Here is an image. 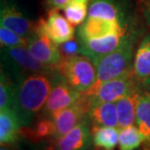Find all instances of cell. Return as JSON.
I'll return each mask as SVG.
<instances>
[{"mask_svg": "<svg viewBox=\"0 0 150 150\" xmlns=\"http://www.w3.org/2000/svg\"><path fill=\"white\" fill-rule=\"evenodd\" d=\"M119 130L113 127L94 126L92 130V142L96 147L106 150L114 149L118 144Z\"/></svg>", "mask_w": 150, "mask_h": 150, "instance_id": "d6986e66", "label": "cell"}, {"mask_svg": "<svg viewBox=\"0 0 150 150\" xmlns=\"http://www.w3.org/2000/svg\"><path fill=\"white\" fill-rule=\"evenodd\" d=\"M71 0H46L47 6L50 10H61L64 9Z\"/></svg>", "mask_w": 150, "mask_h": 150, "instance_id": "83f0119b", "label": "cell"}, {"mask_svg": "<svg viewBox=\"0 0 150 150\" xmlns=\"http://www.w3.org/2000/svg\"><path fill=\"white\" fill-rule=\"evenodd\" d=\"M26 39V48L35 59L45 64L56 68L58 67L62 59L59 45L54 43L43 32L35 29Z\"/></svg>", "mask_w": 150, "mask_h": 150, "instance_id": "8992f818", "label": "cell"}, {"mask_svg": "<svg viewBox=\"0 0 150 150\" xmlns=\"http://www.w3.org/2000/svg\"><path fill=\"white\" fill-rule=\"evenodd\" d=\"M144 142L137 126H128V127L119 129L118 143L120 149L133 150L142 145Z\"/></svg>", "mask_w": 150, "mask_h": 150, "instance_id": "ffe728a7", "label": "cell"}, {"mask_svg": "<svg viewBox=\"0 0 150 150\" xmlns=\"http://www.w3.org/2000/svg\"><path fill=\"white\" fill-rule=\"evenodd\" d=\"M57 69L68 85L80 93L91 88L97 77L96 65L84 55L62 59Z\"/></svg>", "mask_w": 150, "mask_h": 150, "instance_id": "277c9868", "label": "cell"}, {"mask_svg": "<svg viewBox=\"0 0 150 150\" xmlns=\"http://www.w3.org/2000/svg\"><path fill=\"white\" fill-rule=\"evenodd\" d=\"M28 39L23 38L10 29L0 25V47L26 46Z\"/></svg>", "mask_w": 150, "mask_h": 150, "instance_id": "d4e9b609", "label": "cell"}, {"mask_svg": "<svg viewBox=\"0 0 150 150\" xmlns=\"http://www.w3.org/2000/svg\"><path fill=\"white\" fill-rule=\"evenodd\" d=\"M34 29L45 33L57 45L64 43L74 36L73 25L59 10H50L47 19L39 20Z\"/></svg>", "mask_w": 150, "mask_h": 150, "instance_id": "5b68a950", "label": "cell"}, {"mask_svg": "<svg viewBox=\"0 0 150 150\" xmlns=\"http://www.w3.org/2000/svg\"><path fill=\"white\" fill-rule=\"evenodd\" d=\"M0 126L9 134L17 137L20 131L21 123L13 109L0 110Z\"/></svg>", "mask_w": 150, "mask_h": 150, "instance_id": "603a6c76", "label": "cell"}, {"mask_svg": "<svg viewBox=\"0 0 150 150\" xmlns=\"http://www.w3.org/2000/svg\"><path fill=\"white\" fill-rule=\"evenodd\" d=\"M64 16L72 25H80L88 16V3L70 1L64 8Z\"/></svg>", "mask_w": 150, "mask_h": 150, "instance_id": "44dd1931", "label": "cell"}, {"mask_svg": "<svg viewBox=\"0 0 150 150\" xmlns=\"http://www.w3.org/2000/svg\"><path fill=\"white\" fill-rule=\"evenodd\" d=\"M55 124L52 118L42 119L37 123L35 128L30 132V137L33 139H42L55 136Z\"/></svg>", "mask_w": 150, "mask_h": 150, "instance_id": "cb8c5ba5", "label": "cell"}, {"mask_svg": "<svg viewBox=\"0 0 150 150\" xmlns=\"http://www.w3.org/2000/svg\"><path fill=\"white\" fill-rule=\"evenodd\" d=\"M59 49L62 54V59L81 55V44L79 40H76L74 38H71L69 40L59 44Z\"/></svg>", "mask_w": 150, "mask_h": 150, "instance_id": "484cf974", "label": "cell"}, {"mask_svg": "<svg viewBox=\"0 0 150 150\" xmlns=\"http://www.w3.org/2000/svg\"><path fill=\"white\" fill-rule=\"evenodd\" d=\"M0 25L10 29L23 38H28L34 31L32 23L16 6L3 2L0 4Z\"/></svg>", "mask_w": 150, "mask_h": 150, "instance_id": "8fae6325", "label": "cell"}, {"mask_svg": "<svg viewBox=\"0 0 150 150\" xmlns=\"http://www.w3.org/2000/svg\"><path fill=\"white\" fill-rule=\"evenodd\" d=\"M142 90L146 93L150 94V76H148L146 79H144L142 82Z\"/></svg>", "mask_w": 150, "mask_h": 150, "instance_id": "f1b7e54d", "label": "cell"}, {"mask_svg": "<svg viewBox=\"0 0 150 150\" xmlns=\"http://www.w3.org/2000/svg\"><path fill=\"white\" fill-rule=\"evenodd\" d=\"M148 148H150V145H149V146H148Z\"/></svg>", "mask_w": 150, "mask_h": 150, "instance_id": "1f68e13d", "label": "cell"}, {"mask_svg": "<svg viewBox=\"0 0 150 150\" xmlns=\"http://www.w3.org/2000/svg\"><path fill=\"white\" fill-rule=\"evenodd\" d=\"M17 137L13 136V134H9L8 132H6L1 126H0V145L4 144H10L13 143L16 140Z\"/></svg>", "mask_w": 150, "mask_h": 150, "instance_id": "4316f807", "label": "cell"}, {"mask_svg": "<svg viewBox=\"0 0 150 150\" xmlns=\"http://www.w3.org/2000/svg\"><path fill=\"white\" fill-rule=\"evenodd\" d=\"M15 88L0 71V110L13 108Z\"/></svg>", "mask_w": 150, "mask_h": 150, "instance_id": "7402d4cb", "label": "cell"}, {"mask_svg": "<svg viewBox=\"0 0 150 150\" xmlns=\"http://www.w3.org/2000/svg\"><path fill=\"white\" fill-rule=\"evenodd\" d=\"M90 107H91L90 104L87 103V100L81 94V97L73 104L54 114L51 117L54 121L56 129L54 137L56 139H59L64 134H67L68 131H70L77 124L82 122V119L84 116L87 115Z\"/></svg>", "mask_w": 150, "mask_h": 150, "instance_id": "52a82bcc", "label": "cell"}, {"mask_svg": "<svg viewBox=\"0 0 150 150\" xmlns=\"http://www.w3.org/2000/svg\"><path fill=\"white\" fill-rule=\"evenodd\" d=\"M0 52L16 68L28 72H52L58 70L56 67L45 64L35 59L26 46L2 47Z\"/></svg>", "mask_w": 150, "mask_h": 150, "instance_id": "30bf717a", "label": "cell"}, {"mask_svg": "<svg viewBox=\"0 0 150 150\" xmlns=\"http://www.w3.org/2000/svg\"><path fill=\"white\" fill-rule=\"evenodd\" d=\"M71 1H77V2H85V3H88L89 0H71Z\"/></svg>", "mask_w": 150, "mask_h": 150, "instance_id": "4dcf8cb0", "label": "cell"}, {"mask_svg": "<svg viewBox=\"0 0 150 150\" xmlns=\"http://www.w3.org/2000/svg\"><path fill=\"white\" fill-rule=\"evenodd\" d=\"M92 140V134L84 122H80L64 136L57 139L56 149L78 150L89 147Z\"/></svg>", "mask_w": 150, "mask_h": 150, "instance_id": "4fadbf2b", "label": "cell"}, {"mask_svg": "<svg viewBox=\"0 0 150 150\" xmlns=\"http://www.w3.org/2000/svg\"><path fill=\"white\" fill-rule=\"evenodd\" d=\"M123 32L125 33V25L116 21H110L101 18L88 17L78 28L79 38H100L106 35Z\"/></svg>", "mask_w": 150, "mask_h": 150, "instance_id": "7c38bea8", "label": "cell"}, {"mask_svg": "<svg viewBox=\"0 0 150 150\" xmlns=\"http://www.w3.org/2000/svg\"><path fill=\"white\" fill-rule=\"evenodd\" d=\"M126 34L116 32L100 38H78L81 44V55H84L94 64L107 54L111 53L121 44Z\"/></svg>", "mask_w": 150, "mask_h": 150, "instance_id": "ba28073f", "label": "cell"}, {"mask_svg": "<svg viewBox=\"0 0 150 150\" xmlns=\"http://www.w3.org/2000/svg\"><path fill=\"white\" fill-rule=\"evenodd\" d=\"M140 93L142 90L137 88L115 101L118 117V129L132 126L136 122L137 104Z\"/></svg>", "mask_w": 150, "mask_h": 150, "instance_id": "5bb4252c", "label": "cell"}, {"mask_svg": "<svg viewBox=\"0 0 150 150\" xmlns=\"http://www.w3.org/2000/svg\"><path fill=\"white\" fill-rule=\"evenodd\" d=\"M82 93L74 90L65 82L62 76L56 81L49 98L44 105V114L47 117H52L59 110L70 106L81 97Z\"/></svg>", "mask_w": 150, "mask_h": 150, "instance_id": "9c48e42d", "label": "cell"}, {"mask_svg": "<svg viewBox=\"0 0 150 150\" xmlns=\"http://www.w3.org/2000/svg\"><path fill=\"white\" fill-rule=\"evenodd\" d=\"M61 76L59 70L52 72H30L21 77L16 88L13 111L21 126H26L44 108L56 81Z\"/></svg>", "mask_w": 150, "mask_h": 150, "instance_id": "6da1fadb", "label": "cell"}, {"mask_svg": "<svg viewBox=\"0 0 150 150\" xmlns=\"http://www.w3.org/2000/svg\"><path fill=\"white\" fill-rule=\"evenodd\" d=\"M87 115L94 126H105L118 129L116 103L113 101L94 104L90 107Z\"/></svg>", "mask_w": 150, "mask_h": 150, "instance_id": "9a60e30c", "label": "cell"}, {"mask_svg": "<svg viewBox=\"0 0 150 150\" xmlns=\"http://www.w3.org/2000/svg\"><path fill=\"white\" fill-rule=\"evenodd\" d=\"M88 17L116 21L125 25L124 14L114 0H92L88 8Z\"/></svg>", "mask_w": 150, "mask_h": 150, "instance_id": "2e32d148", "label": "cell"}, {"mask_svg": "<svg viewBox=\"0 0 150 150\" xmlns=\"http://www.w3.org/2000/svg\"><path fill=\"white\" fill-rule=\"evenodd\" d=\"M136 124L146 146L150 145V94L142 91L137 104Z\"/></svg>", "mask_w": 150, "mask_h": 150, "instance_id": "e0dca14e", "label": "cell"}, {"mask_svg": "<svg viewBox=\"0 0 150 150\" xmlns=\"http://www.w3.org/2000/svg\"><path fill=\"white\" fill-rule=\"evenodd\" d=\"M133 69L139 82L150 76V34H146L137 50Z\"/></svg>", "mask_w": 150, "mask_h": 150, "instance_id": "ac0fdd59", "label": "cell"}, {"mask_svg": "<svg viewBox=\"0 0 150 150\" xmlns=\"http://www.w3.org/2000/svg\"><path fill=\"white\" fill-rule=\"evenodd\" d=\"M143 15H144V18H145V21L147 23V25L150 26V6L146 7L143 11Z\"/></svg>", "mask_w": 150, "mask_h": 150, "instance_id": "f546056e", "label": "cell"}, {"mask_svg": "<svg viewBox=\"0 0 150 150\" xmlns=\"http://www.w3.org/2000/svg\"><path fill=\"white\" fill-rule=\"evenodd\" d=\"M133 55L134 37L125 34L121 44L111 53L103 57L96 64L97 77L95 83L90 89L97 88L100 84L121 76L122 74L131 70Z\"/></svg>", "mask_w": 150, "mask_h": 150, "instance_id": "7a4b0ae2", "label": "cell"}, {"mask_svg": "<svg viewBox=\"0 0 150 150\" xmlns=\"http://www.w3.org/2000/svg\"><path fill=\"white\" fill-rule=\"evenodd\" d=\"M137 81L139 80L134 75V69H131L121 76L100 84L97 88L87 90L82 93V97L90 106L101 103H115L119 98L139 88Z\"/></svg>", "mask_w": 150, "mask_h": 150, "instance_id": "3957f363", "label": "cell"}]
</instances>
